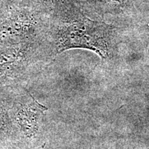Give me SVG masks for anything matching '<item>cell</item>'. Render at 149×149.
Returning <instances> with one entry per match:
<instances>
[{
    "label": "cell",
    "mask_w": 149,
    "mask_h": 149,
    "mask_svg": "<svg viewBox=\"0 0 149 149\" xmlns=\"http://www.w3.org/2000/svg\"><path fill=\"white\" fill-rule=\"evenodd\" d=\"M110 30L105 24L84 16L64 19L57 26L54 44L57 53L71 48L91 50L105 57L108 53Z\"/></svg>",
    "instance_id": "obj_1"
},
{
    "label": "cell",
    "mask_w": 149,
    "mask_h": 149,
    "mask_svg": "<svg viewBox=\"0 0 149 149\" xmlns=\"http://www.w3.org/2000/svg\"><path fill=\"white\" fill-rule=\"evenodd\" d=\"M48 10L10 3L0 18V44L29 41L42 26Z\"/></svg>",
    "instance_id": "obj_2"
},
{
    "label": "cell",
    "mask_w": 149,
    "mask_h": 149,
    "mask_svg": "<svg viewBox=\"0 0 149 149\" xmlns=\"http://www.w3.org/2000/svg\"><path fill=\"white\" fill-rule=\"evenodd\" d=\"M46 110V107L31 97V101L22 106L18 110L16 115L17 122L26 135H34L40 127V122Z\"/></svg>",
    "instance_id": "obj_3"
},
{
    "label": "cell",
    "mask_w": 149,
    "mask_h": 149,
    "mask_svg": "<svg viewBox=\"0 0 149 149\" xmlns=\"http://www.w3.org/2000/svg\"><path fill=\"white\" fill-rule=\"evenodd\" d=\"M31 44L30 41H27L0 48V72L23 60L31 49Z\"/></svg>",
    "instance_id": "obj_4"
},
{
    "label": "cell",
    "mask_w": 149,
    "mask_h": 149,
    "mask_svg": "<svg viewBox=\"0 0 149 149\" xmlns=\"http://www.w3.org/2000/svg\"><path fill=\"white\" fill-rule=\"evenodd\" d=\"M13 4L27 6L34 8L48 10L51 7L53 0H7Z\"/></svg>",
    "instance_id": "obj_5"
},
{
    "label": "cell",
    "mask_w": 149,
    "mask_h": 149,
    "mask_svg": "<svg viewBox=\"0 0 149 149\" xmlns=\"http://www.w3.org/2000/svg\"><path fill=\"white\" fill-rule=\"evenodd\" d=\"M10 3L7 0H0V18L4 15L10 6Z\"/></svg>",
    "instance_id": "obj_6"
},
{
    "label": "cell",
    "mask_w": 149,
    "mask_h": 149,
    "mask_svg": "<svg viewBox=\"0 0 149 149\" xmlns=\"http://www.w3.org/2000/svg\"><path fill=\"white\" fill-rule=\"evenodd\" d=\"M4 119H3V113H1V110H0V129L1 128H4Z\"/></svg>",
    "instance_id": "obj_7"
}]
</instances>
